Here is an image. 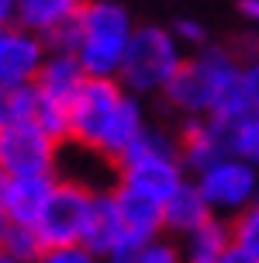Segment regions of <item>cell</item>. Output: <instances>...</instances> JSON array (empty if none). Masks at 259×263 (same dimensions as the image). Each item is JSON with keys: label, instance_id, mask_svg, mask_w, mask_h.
<instances>
[{"label": "cell", "instance_id": "cell-1", "mask_svg": "<svg viewBox=\"0 0 259 263\" xmlns=\"http://www.w3.org/2000/svg\"><path fill=\"white\" fill-rule=\"evenodd\" d=\"M163 93L183 115H190V118L207 115L221 125L256 111V104L246 90L242 59L228 49H218V45H207L194 59H183L180 73L169 80V87Z\"/></svg>", "mask_w": 259, "mask_h": 263}, {"label": "cell", "instance_id": "cell-2", "mask_svg": "<svg viewBox=\"0 0 259 263\" xmlns=\"http://www.w3.org/2000/svg\"><path fill=\"white\" fill-rule=\"evenodd\" d=\"M145 128L135 93L117 77H87L69 107V139L104 159H121Z\"/></svg>", "mask_w": 259, "mask_h": 263}, {"label": "cell", "instance_id": "cell-3", "mask_svg": "<svg viewBox=\"0 0 259 263\" xmlns=\"http://www.w3.org/2000/svg\"><path fill=\"white\" fill-rule=\"evenodd\" d=\"M135 25L128 11L111 0H87L76 17V59L83 63L87 77H117L125 52L131 45Z\"/></svg>", "mask_w": 259, "mask_h": 263}, {"label": "cell", "instance_id": "cell-4", "mask_svg": "<svg viewBox=\"0 0 259 263\" xmlns=\"http://www.w3.org/2000/svg\"><path fill=\"white\" fill-rule=\"evenodd\" d=\"M183 180H187V163L180 156V142H173L166 132L149 125L117 159V184L142 191L155 201H166Z\"/></svg>", "mask_w": 259, "mask_h": 263}, {"label": "cell", "instance_id": "cell-5", "mask_svg": "<svg viewBox=\"0 0 259 263\" xmlns=\"http://www.w3.org/2000/svg\"><path fill=\"white\" fill-rule=\"evenodd\" d=\"M180 45L183 42L173 35V28H135L117 80L131 93H163L183 66Z\"/></svg>", "mask_w": 259, "mask_h": 263}, {"label": "cell", "instance_id": "cell-6", "mask_svg": "<svg viewBox=\"0 0 259 263\" xmlns=\"http://www.w3.org/2000/svg\"><path fill=\"white\" fill-rule=\"evenodd\" d=\"M197 187L214 215H238L259 201V163L228 153L197 173Z\"/></svg>", "mask_w": 259, "mask_h": 263}, {"label": "cell", "instance_id": "cell-7", "mask_svg": "<svg viewBox=\"0 0 259 263\" xmlns=\"http://www.w3.org/2000/svg\"><path fill=\"white\" fill-rule=\"evenodd\" d=\"M93 191L79 180H55L52 197L38 218V232L45 246H63V242H83L87 222L93 211Z\"/></svg>", "mask_w": 259, "mask_h": 263}, {"label": "cell", "instance_id": "cell-8", "mask_svg": "<svg viewBox=\"0 0 259 263\" xmlns=\"http://www.w3.org/2000/svg\"><path fill=\"white\" fill-rule=\"evenodd\" d=\"M55 149H59V139H52L38 121H21L11 128H0V166L7 177L52 173Z\"/></svg>", "mask_w": 259, "mask_h": 263}, {"label": "cell", "instance_id": "cell-9", "mask_svg": "<svg viewBox=\"0 0 259 263\" xmlns=\"http://www.w3.org/2000/svg\"><path fill=\"white\" fill-rule=\"evenodd\" d=\"M49 59V42L21 21L0 25V87L35 83Z\"/></svg>", "mask_w": 259, "mask_h": 263}, {"label": "cell", "instance_id": "cell-10", "mask_svg": "<svg viewBox=\"0 0 259 263\" xmlns=\"http://www.w3.org/2000/svg\"><path fill=\"white\" fill-rule=\"evenodd\" d=\"M232 149H228V132L225 125L214 118H207V115H194V118L183 125L180 132V156L187 163V170L201 173L204 166H211L214 159L228 156Z\"/></svg>", "mask_w": 259, "mask_h": 263}, {"label": "cell", "instance_id": "cell-11", "mask_svg": "<svg viewBox=\"0 0 259 263\" xmlns=\"http://www.w3.org/2000/svg\"><path fill=\"white\" fill-rule=\"evenodd\" d=\"M55 173H28V177H7L4 187V211L17 225H38L42 211L52 197Z\"/></svg>", "mask_w": 259, "mask_h": 263}, {"label": "cell", "instance_id": "cell-12", "mask_svg": "<svg viewBox=\"0 0 259 263\" xmlns=\"http://www.w3.org/2000/svg\"><path fill=\"white\" fill-rule=\"evenodd\" d=\"M83 80H87V69L76 59V52L49 49V59H45L38 80H35V90H38V97H49V101H59V104L73 107Z\"/></svg>", "mask_w": 259, "mask_h": 263}, {"label": "cell", "instance_id": "cell-13", "mask_svg": "<svg viewBox=\"0 0 259 263\" xmlns=\"http://www.w3.org/2000/svg\"><path fill=\"white\" fill-rule=\"evenodd\" d=\"M125 236H131V232H128V225H125L117 194L114 191H101V194L93 197V211H90V222H87V232H83V242H87L101 260H107L111 250H114Z\"/></svg>", "mask_w": 259, "mask_h": 263}, {"label": "cell", "instance_id": "cell-14", "mask_svg": "<svg viewBox=\"0 0 259 263\" xmlns=\"http://www.w3.org/2000/svg\"><path fill=\"white\" fill-rule=\"evenodd\" d=\"M163 218H166L169 232L190 236V232L201 229L207 218H214V211H211V204H207V197L201 194L197 180H183V184L163 201Z\"/></svg>", "mask_w": 259, "mask_h": 263}, {"label": "cell", "instance_id": "cell-15", "mask_svg": "<svg viewBox=\"0 0 259 263\" xmlns=\"http://www.w3.org/2000/svg\"><path fill=\"white\" fill-rule=\"evenodd\" d=\"M117 204H121V215H125V225H128L131 236L138 239H152L166 229V218H163V201L142 194V191H131V187L117 184L114 187Z\"/></svg>", "mask_w": 259, "mask_h": 263}, {"label": "cell", "instance_id": "cell-16", "mask_svg": "<svg viewBox=\"0 0 259 263\" xmlns=\"http://www.w3.org/2000/svg\"><path fill=\"white\" fill-rule=\"evenodd\" d=\"M83 7H87V0H21L17 4V21L28 25L31 31H38L42 39H49L52 31L76 21Z\"/></svg>", "mask_w": 259, "mask_h": 263}, {"label": "cell", "instance_id": "cell-17", "mask_svg": "<svg viewBox=\"0 0 259 263\" xmlns=\"http://www.w3.org/2000/svg\"><path fill=\"white\" fill-rule=\"evenodd\" d=\"M228 246H232V225H225L214 215L187 236V253L183 256H187V263H218Z\"/></svg>", "mask_w": 259, "mask_h": 263}, {"label": "cell", "instance_id": "cell-18", "mask_svg": "<svg viewBox=\"0 0 259 263\" xmlns=\"http://www.w3.org/2000/svg\"><path fill=\"white\" fill-rule=\"evenodd\" d=\"M35 107H38L35 83L0 87V128H11V125H21V121H35Z\"/></svg>", "mask_w": 259, "mask_h": 263}, {"label": "cell", "instance_id": "cell-19", "mask_svg": "<svg viewBox=\"0 0 259 263\" xmlns=\"http://www.w3.org/2000/svg\"><path fill=\"white\" fill-rule=\"evenodd\" d=\"M0 250H7L11 256H17L21 263H35L42 256V250H45V239H42L38 225H17L11 222V229H7V236H4V246Z\"/></svg>", "mask_w": 259, "mask_h": 263}, {"label": "cell", "instance_id": "cell-20", "mask_svg": "<svg viewBox=\"0 0 259 263\" xmlns=\"http://www.w3.org/2000/svg\"><path fill=\"white\" fill-rule=\"evenodd\" d=\"M232 242L259 260V201H252L232 218Z\"/></svg>", "mask_w": 259, "mask_h": 263}, {"label": "cell", "instance_id": "cell-21", "mask_svg": "<svg viewBox=\"0 0 259 263\" xmlns=\"http://www.w3.org/2000/svg\"><path fill=\"white\" fill-rule=\"evenodd\" d=\"M35 263H101V256L87 242H63V246H45Z\"/></svg>", "mask_w": 259, "mask_h": 263}, {"label": "cell", "instance_id": "cell-22", "mask_svg": "<svg viewBox=\"0 0 259 263\" xmlns=\"http://www.w3.org/2000/svg\"><path fill=\"white\" fill-rule=\"evenodd\" d=\"M135 263H187V256H180V250L169 242V239H145L142 250H138V256H135Z\"/></svg>", "mask_w": 259, "mask_h": 263}, {"label": "cell", "instance_id": "cell-23", "mask_svg": "<svg viewBox=\"0 0 259 263\" xmlns=\"http://www.w3.org/2000/svg\"><path fill=\"white\" fill-rule=\"evenodd\" d=\"M173 35L183 42V45H204L207 42V31L201 21H194V17H180L176 25H173Z\"/></svg>", "mask_w": 259, "mask_h": 263}, {"label": "cell", "instance_id": "cell-24", "mask_svg": "<svg viewBox=\"0 0 259 263\" xmlns=\"http://www.w3.org/2000/svg\"><path fill=\"white\" fill-rule=\"evenodd\" d=\"M242 77H246V90L252 97V104L259 107V45L242 59Z\"/></svg>", "mask_w": 259, "mask_h": 263}, {"label": "cell", "instance_id": "cell-25", "mask_svg": "<svg viewBox=\"0 0 259 263\" xmlns=\"http://www.w3.org/2000/svg\"><path fill=\"white\" fill-rule=\"evenodd\" d=\"M218 263H259V260L252 256V253H246L242 246H235V242H232L228 250L221 253V260H218Z\"/></svg>", "mask_w": 259, "mask_h": 263}, {"label": "cell", "instance_id": "cell-26", "mask_svg": "<svg viewBox=\"0 0 259 263\" xmlns=\"http://www.w3.org/2000/svg\"><path fill=\"white\" fill-rule=\"evenodd\" d=\"M17 4H21V0H0V25L17 21Z\"/></svg>", "mask_w": 259, "mask_h": 263}, {"label": "cell", "instance_id": "cell-27", "mask_svg": "<svg viewBox=\"0 0 259 263\" xmlns=\"http://www.w3.org/2000/svg\"><path fill=\"white\" fill-rule=\"evenodd\" d=\"M238 11H242V17H246V21L259 25V0H238Z\"/></svg>", "mask_w": 259, "mask_h": 263}, {"label": "cell", "instance_id": "cell-28", "mask_svg": "<svg viewBox=\"0 0 259 263\" xmlns=\"http://www.w3.org/2000/svg\"><path fill=\"white\" fill-rule=\"evenodd\" d=\"M0 263H21V260H17V256H11L7 250H0Z\"/></svg>", "mask_w": 259, "mask_h": 263}, {"label": "cell", "instance_id": "cell-29", "mask_svg": "<svg viewBox=\"0 0 259 263\" xmlns=\"http://www.w3.org/2000/svg\"><path fill=\"white\" fill-rule=\"evenodd\" d=\"M104 263H107V260H104Z\"/></svg>", "mask_w": 259, "mask_h": 263}]
</instances>
